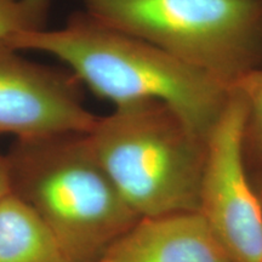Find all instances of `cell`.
<instances>
[{"label": "cell", "instance_id": "30bf717a", "mask_svg": "<svg viewBox=\"0 0 262 262\" xmlns=\"http://www.w3.org/2000/svg\"><path fill=\"white\" fill-rule=\"evenodd\" d=\"M51 0H0V40L47 28Z\"/></svg>", "mask_w": 262, "mask_h": 262}, {"label": "cell", "instance_id": "ba28073f", "mask_svg": "<svg viewBox=\"0 0 262 262\" xmlns=\"http://www.w3.org/2000/svg\"><path fill=\"white\" fill-rule=\"evenodd\" d=\"M0 262H72L21 199L0 202Z\"/></svg>", "mask_w": 262, "mask_h": 262}, {"label": "cell", "instance_id": "3957f363", "mask_svg": "<svg viewBox=\"0 0 262 262\" xmlns=\"http://www.w3.org/2000/svg\"><path fill=\"white\" fill-rule=\"evenodd\" d=\"M88 137L139 217L199 211L208 139L168 104L143 100L98 117Z\"/></svg>", "mask_w": 262, "mask_h": 262}, {"label": "cell", "instance_id": "5b68a950", "mask_svg": "<svg viewBox=\"0 0 262 262\" xmlns=\"http://www.w3.org/2000/svg\"><path fill=\"white\" fill-rule=\"evenodd\" d=\"M245 103L231 96L208 137L199 211L234 262H262V203L244 155Z\"/></svg>", "mask_w": 262, "mask_h": 262}, {"label": "cell", "instance_id": "7c38bea8", "mask_svg": "<svg viewBox=\"0 0 262 262\" xmlns=\"http://www.w3.org/2000/svg\"><path fill=\"white\" fill-rule=\"evenodd\" d=\"M256 172H255V176H254V180H253V183H255V188H256L257 191V194L260 196L261 199V203H262V165L260 166H256Z\"/></svg>", "mask_w": 262, "mask_h": 262}, {"label": "cell", "instance_id": "8fae6325", "mask_svg": "<svg viewBox=\"0 0 262 262\" xmlns=\"http://www.w3.org/2000/svg\"><path fill=\"white\" fill-rule=\"evenodd\" d=\"M11 193V181H10L9 164L5 155L0 153V202Z\"/></svg>", "mask_w": 262, "mask_h": 262}, {"label": "cell", "instance_id": "6da1fadb", "mask_svg": "<svg viewBox=\"0 0 262 262\" xmlns=\"http://www.w3.org/2000/svg\"><path fill=\"white\" fill-rule=\"evenodd\" d=\"M4 41L16 50L57 58L83 86L114 107L143 100L168 104L205 139L231 96V89L209 75L84 11L60 28L22 33Z\"/></svg>", "mask_w": 262, "mask_h": 262}, {"label": "cell", "instance_id": "9c48e42d", "mask_svg": "<svg viewBox=\"0 0 262 262\" xmlns=\"http://www.w3.org/2000/svg\"><path fill=\"white\" fill-rule=\"evenodd\" d=\"M232 89L238 91L245 103L244 155L249 165H262V67L255 70L235 83Z\"/></svg>", "mask_w": 262, "mask_h": 262}, {"label": "cell", "instance_id": "7a4b0ae2", "mask_svg": "<svg viewBox=\"0 0 262 262\" xmlns=\"http://www.w3.org/2000/svg\"><path fill=\"white\" fill-rule=\"evenodd\" d=\"M5 156L11 193L72 262H100L140 219L98 162L88 134L16 140Z\"/></svg>", "mask_w": 262, "mask_h": 262}, {"label": "cell", "instance_id": "8992f818", "mask_svg": "<svg viewBox=\"0 0 262 262\" xmlns=\"http://www.w3.org/2000/svg\"><path fill=\"white\" fill-rule=\"evenodd\" d=\"M83 88L68 68L27 60L0 40V136L88 134L97 116L85 107Z\"/></svg>", "mask_w": 262, "mask_h": 262}, {"label": "cell", "instance_id": "277c9868", "mask_svg": "<svg viewBox=\"0 0 262 262\" xmlns=\"http://www.w3.org/2000/svg\"><path fill=\"white\" fill-rule=\"evenodd\" d=\"M108 27L142 39L228 89L262 67V0H80Z\"/></svg>", "mask_w": 262, "mask_h": 262}, {"label": "cell", "instance_id": "52a82bcc", "mask_svg": "<svg viewBox=\"0 0 262 262\" xmlns=\"http://www.w3.org/2000/svg\"><path fill=\"white\" fill-rule=\"evenodd\" d=\"M100 262H234L198 211L140 217Z\"/></svg>", "mask_w": 262, "mask_h": 262}]
</instances>
